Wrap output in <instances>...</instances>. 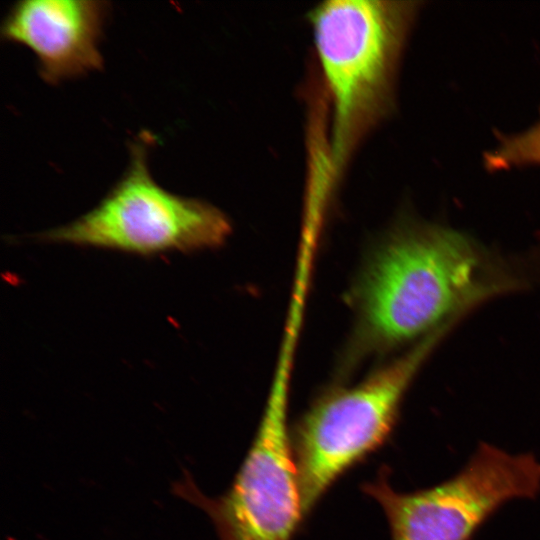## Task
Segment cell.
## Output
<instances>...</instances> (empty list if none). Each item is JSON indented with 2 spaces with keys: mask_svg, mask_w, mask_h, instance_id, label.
<instances>
[{
  "mask_svg": "<svg viewBox=\"0 0 540 540\" xmlns=\"http://www.w3.org/2000/svg\"><path fill=\"white\" fill-rule=\"evenodd\" d=\"M109 3L95 0H22L1 27L3 39L29 48L49 84L103 68L99 43Z\"/></svg>",
  "mask_w": 540,
  "mask_h": 540,
  "instance_id": "cell-7",
  "label": "cell"
},
{
  "mask_svg": "<svg viewBox=\"0 0 540 540\" xmlns=\"http://www.w3.org/2000/svg\"><path fill=\"white\" fill-rule=\"evenodd\" d=\"M286 414L280 379L227 497L238 540H291L304 514Z\"/></svg>",
  "mask_w": 540,
  "mask_h": 540,
  "instance_id": "cell-6",
  "label": "cell"
},
{
  "mask_svg": "<svg viewBox=\"0 0 540 540\" xmlns=\"http://www.w3.org/2000/svg\"><path fill=\"white\" fill-rule=\"evenodd\" d=\"M464 235L436 226L399 230L372 255L355 289L353 355L395 347L507 287Z\"/></svg>",
  "mask_w": 540,
  "mask_h": 540,
  "instance_id": "cell-1",
  "label": "cell"
},
{
  "mask_svg": "<svg viewBox=\"0 0 540 540\" xmlns=\"http://www.w3.org/2000/svg\"><path fill=\"white\" fill-rule=\"evenodd\" d=\"M362 488L382 508L392 540H471L502 505L539 494L540 462L481 442L457 474L435 486L399 492L384 468Z\"/></svg>",
  "mask_w": 540,
  "mask_h": 540,
  "instance_id": "cell-5",
  "label": "cell"
},
{
  "mask_svg": "<svg viewBox=\"0 0 540 540\" xmlns=\"http://www.w3.org/2000/svg\"><path fill=\"white\" fill-rule=\"evenodd\" d=\"M151 143L152 136L142 133L130 145L126 171L100 203L38 239L142 256L222 246L231 233L227 216L204 200L161 187L148 167Z\"/></svg>",
  "mask_w": 540,
  "mask_h": 540,
  "instance_id": "cell-3",
  "label": "cell"
},
{
  "mask_svg": "<svg viewBox=\"0 0 540 540\" xmlns=\"http://www.w3.org/2000/svg\"><path fill=\"white\" fill-rule=\"evenodd\" d=\"M485 161L493 170L540 164V118L528 130L505 137L495 150L487 154Z\"/></svg>",
  "mask_w": 540,
  "mask_h": 540,
  "instance_id": "cell-8",
  "label": "cell"
},
{
  "mask_svg": "<svg viewBox=\"0 0 540 540\" xmlns=\"http://www.w3.org/2000/svg\"><path fill=\"white\" fill-rule=\"evenodd\" d=\"M448 325L360 383L319 398L302 416L291 442L304 513L341 475L389 438L406 390Z\"/></svg>",
  "mask_w": 540,
  "mask_h": 540,
  "instance_id": "cell-4",
  "label": "cell"
},
{
  "mask_svg": "<svg viewBox=\"0 0 540 540\" xmlns=\"http://www.w3.org/2000/svg\"><path fill=\"white\" fill-rule=\"evenodd\" d=\"M414 3L330 0L309 14L332 106L330 163L335 178L392 104L396 67Z\"/></svg>",
  "mask_w": 540,
  "mask_h": 540,
  "instance_id": "cell-2",
  "label": "cell"
}]
</instances>
